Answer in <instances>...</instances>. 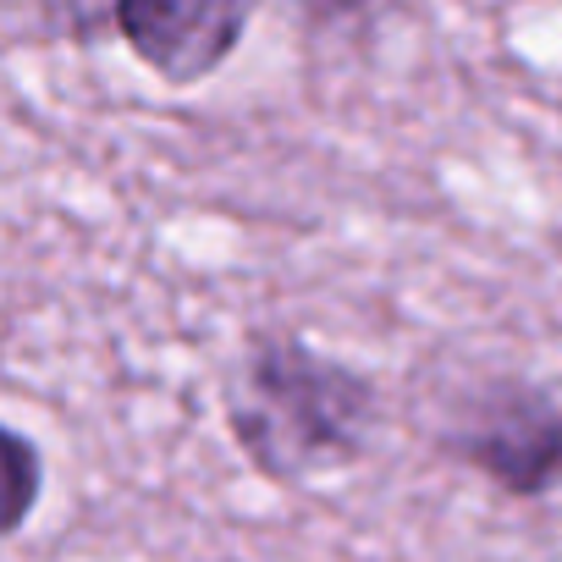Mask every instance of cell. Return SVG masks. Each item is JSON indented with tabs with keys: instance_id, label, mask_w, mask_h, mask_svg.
Wrapping results in <instances>:
<instances>
[{
	"instance_id": "cell-3",
	"label": "cell",
	"mask_w": 562,
	"mask_h": 562,
	"mask_svg": "<svg viewBox=\"0 0 562 562\" xmlns=\"http://www.w3.org/2000/svg\"><path fill=\"white\" fill-rule=\"evenodd\" d=\"M254 7L243 0H127L116 7L122 45L166 83L193 89L232 61Z\"/></svg>"
},
{
	"instance_id": "cell-4",
	"label": "cell",
	"mask_w": 562,
	"mask_h": 562,
	"mask_svg": "<svg viewBox=\"0 0 562 562\" xmlns=\"http://www.w3.org/2000/svg\"><path fill=\"white\" fill-rule=\"evenodd\" d=\"M7 469H12V513H7V535H18L34 518V502L45 491V458L23 430H7Z\"/></svg>"
},
{
	"instance_id": "cell-1",
	"label": "cell",
	"mask_w": 562,
	"mask_h": 562,
	"mask_svg": "<svg viewBox=\"0 0 562 562\" xmlns=\"http://www.w3.org/2000/svg\"><path fill=\"white\" fill-rule=\"evenodd\" d=\"M375 425V381L299 337H248L226 375V430L270 485H304L359 463Z\"/></svg>"
},
{
	"instance_id": "cell-2",
	"label": "cell",
	"mask_w": 562,
	"mask_h": 562,
	"mask_svg": "<svg viewBox=\"0 0 562 562\" xmlns=\"http://www.w3.org/2000/svg\"><path fill=\"white\" fill-rule=\"evenodd\" d=\"M436 447L496 491L540 502L562 491V397L535 381H485L436 430Z\"/></svg>"
}]
</instances>
